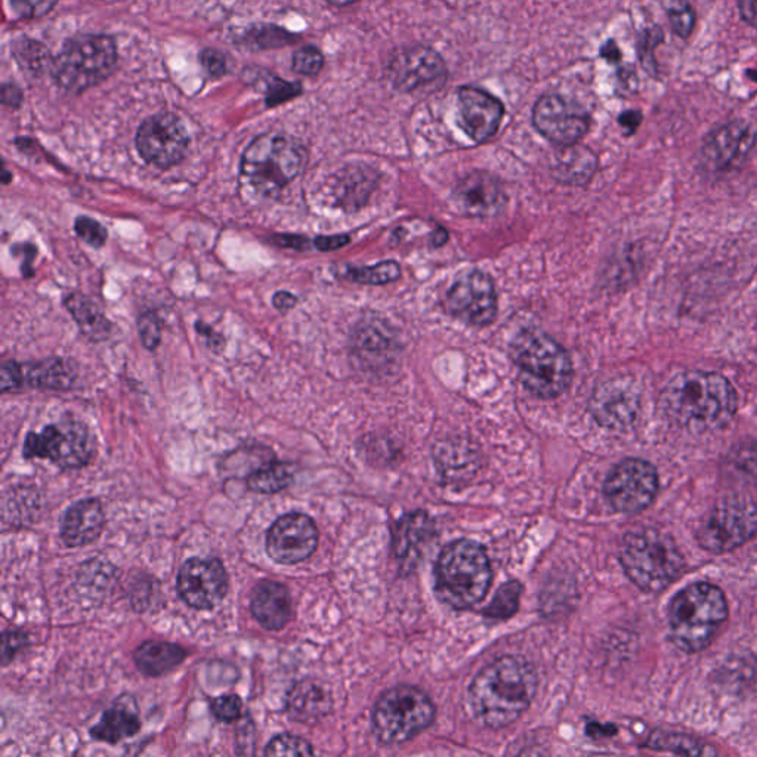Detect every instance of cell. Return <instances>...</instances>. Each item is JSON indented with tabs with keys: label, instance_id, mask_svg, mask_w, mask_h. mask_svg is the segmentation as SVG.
Wrapping results in <instances>:
<instances>
[{
	"label": "cell",
	"instance_id": "1",
	"mask_svg": "<svg viewBox=\"0 0 757 757\" xmlns=\"http://www.w3.org/2000/svg\"><path fill=\"white\" fill-rule=\"evenodd\" d=\"M537 673L532 662L518 656L493 661L473 679L468 691L473 719L489 730L512 725L532 705Z\"/></svg>",
	"mask_w": 757,
	"mask_h": 757
},
{
	"label": "cell",
	"instance_id": "2",
	"mask_svg": "<svg viewBox=\"0 0 757 757\" xmlns=\"http://www.w3.org/2000/svg\"><path fill=\"white\" fill-rule=\"evenodd\" d=\"M661 402L670 421L682 430L709 434L732 421L739 398L734 386L722 374L685 372L669 382Z\"/></svg>",
	"mask_w": 757,
	"mask_h": 757
},
{
	"label": "cell",
	"instance_id": "3",
	"mask_svg": "<svg viewBox=\"0 0 757 757\" xmlns=\"http://www.w3.org/2000/svg\"><path fill=\"white\" fill-rule=\"evenodd\" d=\"M730 616L721 587L707 582L690 584L679 592L669 608L670 640L681 651H703Z\"/></svg>",
	"mask_w": 757,
	"mask_h": 757
},
{
	"label": "cell",
	"instance_id": "4",
	"mask_svg": "<svg viewBox=\"0 0 757 757\" xmlns=\"http://www.w3.org/2000/svg\"><path fill=\"white\" fill-rule=\"evenodd\" d=\"M435 594L455 610H469L485 598L492 583L487 553L479 543L447 545L435 563Z\"/></svg>",
	"mask_w": 757,
	"mask_h": 757
},
{
	"label": "cell",
	"instance_id": "5",
	"mask_svg": "<svg viewBox=\"0 0 757 757\" xmlns=\"http://www.w3.org/2000/svg\"><path fill=\"white\" fill-rule=\"evenodd\" d=\"M620 562L632 583L651 594L668 590L685 570L684 555L677 542L668 533L653 526L635 530L624 536Z\"/></svg>",
	"mask_w": 757,
	"mask_h": 757
},
{
	"label": "cell",
	"instance_id": "6",
	"mask_svg": "<svg viewBox=\"0 0 757 757\" xmlns=\"http://www.w3.org/2000/svg\"><path fill=\"white\" fill-rule=\"evenodd\" d=\"M307 148L290 135L269 132L253 139L241 158V176L259 195L277 197L306 169Z\"/></svg>",
	"mask_w": 757,
	"mask_h": 757
},
{
	"label": "cell",
	"instance_id": "7",
	"mask_svg": "<svg viewBox=\"0 0 757 757\" xmlns=\"http://www.w3.org/2000/svg\"><path fill=\"white\" fill-rule=\"evenodd\" d=\"M512 357L522 385L538 398H557L573 381L570 356L541 331L520 333L512 344Z\"/></svg>",
	"mask_w": 757,
	"mask_h": 757
},
{
	"label": "cell",
	"instance_id": "8",
	"mask_svg": "<svg viewBox=\"0 0 757 757\" xmlns=\"http://www.w3.org/2000/svg\"><path fill=\"white\" fill-rule=\"evenodd\" d=\"M116 65L117 48L111 37L80 35L63 45L52 60L51 72L61 89L80 94L104 82Z\"/></svg>",
	"mask_w": 757,
	"mask_h": 757
},
{
	"label": "cell",
	"instance_id": "9",
	"mask_svg": "<svg viewBox=\"0 0 757 757\" xmlns=\"http://www.w3.org/2000/svg\"><path fill=\"white\" fill-rule=\"evenodd\" d=\"M435 705L430 695L411 685L394 686L382 694L373 709V731L388 746L405 744L434 722Z\"/></svg>",
	"mask_w": 757,
	"mask_h": 757
},
{
	"label": "cell",
	"instance_id": "10",
	"mask_svg": "<svg viewBox=\"0 0 757 757\" xmlns=\"http://www.w3.org/2000/svg\"><path fill=\"white\" fill-rule=\"evenodd\" d=\"M757 533V506L742 496L719 501L702 521L699 546L707 553L723 555L746 545Z\"/></svg>",
	"mask_w": 757,
	"mask_h": 757
},
{
	"label": "cell",
	"instance_id": "11",
	"mask_svg": "<svg viewBox=\"0 0 757 757\" xmlns=\"http://www.w3.org/2000/svg\"><path fill=\"white\" fill-rule=\"evenodd\" d=\"M92 455L88 427L72 418L45 426L42 432H30L23 448L24 458L48 459L63 471L84 468Z\"/></svg>",
	"mask_w": 757,
	"mask_h": 757
},
{
	"label": "cell",
	"instance_id": "12",
	"mask_svg": "<svg viewBox=\"0 0 757 757\" xmlns=\"http://www.w3.org/2000/svg\"><path fill=\"white\" fill-rule=\"evenodd\" d=\"M658 488L660 481L651 463L626 459L612 469L605 481L604 493L617 512L637 513L653 504Z\"/></svg>",
	"mask_w": 757,
	"mask_h": 757
},
{
	"label": "cell",
	"instance_id": "13",
	"mask_svg": "<svg viewBox=\"0 0 757 757\" xmlns=\"http://www.w3.org/2000/svg\"><path fill=\"white\" fill-rule=\"evenodd\" d=\"M189 138L184 123L172 113L148 117L137 134L138 153L147 163L171 169L188 153Z\"/></svg>",
	"mask_w": 757,
	"mask_h": 757
},
{
	"label": "cell",
	"instance_id": "14",
	"mask_svg": "<svg viewBox=\"0 0 757 757\" xmlns=\"http://www.w3.org/2000/svg\"><path fill=\"white\" fill-rule=\"evenodd\" d=\"M446 306L463 323L488 326L497 315L495 284L483 271L463 274L448 290Z\"/></svg>",
	"mask_w": 757,
	"mask_h": 757
},
{
	"label": "cell",
	"instance_id": "15",
	"mask_svg": "<svg viewBox=\"0 0 757 757\" xmlns=\"http://www.w3.org/2000/svg\"><path fill=\"white\" fill-rule=\"evenodd\" d=\"M176 587L188 607L211 610L228 592V574L220 559L193 558L181 567Z\"/></svg>",
	"mask_w": 757,
	"mask_h": 757
},
{
	"label": "cell",
	"instance_id": "16",
	"mask_svg": "<svg viewBox=\"0 0 757 757\" xmlns=\"http://www.w3.org/2000/svg\"><path fill=\"white\" fill-rule=\"evenodd\" d=\"M319 546V529L303 513H287L271 525L266 534V553L275 562L295 566L306 561Z\"/></svg>",
	"mask_w": 757,
	"mask_h": 757
},
{
	"label": "cell",
	"instance_id": "17",
	"mask_svg": "<svg viewBox=\"0 0 757 757\" xmlns=\"http://www.w3.org/2000/svg\"><path fill=\"white\" fill-rule=\"evenodd\" d=\"M640 388L631 377L604 382L595 389L590 401L591 414L600 426L611 431H626L640 414Z\"/></svg>",
	"mask_w": 757,
	"mask_h": 757
},
{
	"label": "cell",
	"instance_id": "18",
	"mask_svg": "<svg viewBox=\"0 0 757 757\" xmlns=\"http://www.w3.org/2000/svg\"><path fill=\"white\" fill-rule=\"evenodd\" d=\"M533 125L558 146H573L590 131V117L558 95H543L533 110Z\"/></svg>",
	"mask_w": 757,
	"mask_h": 757
},
{
	"label": "cell",
	"instance_id": "19",
	"mask_svg": "<svg viewBox=\"0 0 757 757\" xmlns=\"http://www.w3.org/2000/svg\"><path fill=\"white\" fill-rule=\"evenodd\" d=\"M446 74L443 57L430 47L397 49L386 64V79L400 92H413Z\"/></svg>",
	"mask_w": 757,
	"mask_h": 757
},
{
	"label": "cell",
	"instance_id": "20",
	"mask_svg": "<svg viewBox=\"0 0 757 757\" xmlns=\"http://www.w3.org/2000/svg\"><path fill=\"white\" fill-rule=\"evenodd\" d=\"M458 111L460 127L475 142L495 137L505 116V107L496 97L473 86L458 90Z\"/></svg>",
	"mask_w": 757,
	"mask_h": 757
},
{
	"label": "cell",
	"instance_id": "21",
	"mask_svg": "<svg viewBox=\"0 0 757 757\" xmlns=\"http://www.w3.org/2000/svg\"><path fill=\"white\" fill-rule=\"evenodd\" d=\"M756 142V134L746 122H732L711 132L702 150L703 166L723 172L743 162Z\"/></svg>",
	"mask_w": 757,
	"mask_h": 757
},
{
	"label": "cell",
	"instance_id": "22",
	"mask_svg": "<svg viewBox=\"0 0 757 757\" xmlns=\"http://www.w3.org/2000/svg\"><path fill=\"white\" fill-rule=\"evenodd\" d=\"M435 536L434 522L423 510H415L398 521L394 532V555L410 570L421 562L423 554Z\"/></svg>",
	"mask_w": 757,
	"mask_h": 757
},
{
	"label": "cell",
	"instance_id": "23",
	"mask_svg": "<svg viewBox=\"0 0 757 757\" xmlns=\"http://www.w3.org/2000/svg\"><path fill=\"white\" fill-rule=\"evenodd\" d=\"M455 197L460 209L471 216H493L505 206L499 181L485 172L468 175L456 188Z\"/></svg>",
	"mask_w": 757,
	"mask_h": 757
},
{
	"label": "cell",
	"instance_id": "24",
	"mask_svg": "<svg viewBox=\"0 0 757 757\" xmlns=\"http://www.w3.org/2000/svg\"><path fill=\"white\" fill-rule=\"evenodd\" d=\"M434 460L446 483H468L480 469L481 452L467 438H448L434 447Z\"/></svg>",
	"mask_w": 757,
	"mask_h": 757
},
{
	"label": "cell",
	"instance_id": "25",
	"mask_svg": "<svg viewBox=\"0 0 757 757\" xmlns=\"http://www.w3.org/2000/svg\"><path fill=\"white\" fill-rule=\"evenodd\" d=\"M250 611L266 631H282L294 616V603L284 584L263 580L255 587Z\"/></svg>",
	"mask_w": 757,
	"mask_h": 757
},
{
	"label": "cell",
	"instance_id": "26",
	"mask_svg": "<svg viewBox=\"0 0 757 757\" xmlns=\"http://www.w3.org/2000/svg\"><path fill=\"white\" fill-rule=\"evenodd\" d=\"M106 513L97 499L79 500L70 506L61 524V538L70 547L90 545L101 536Z\"/></svg>",
	"mask_w": 757,
	"mask_h": 757
},
{
	"label": "cell",
	"instance_id": "27",
	"mask_svg": "<svg viewBox=\"0 0 757 757\" xmlns=\"http://www.w3.org/2000/svg\"><path fill=\"white\" fill-rule=\"evenodd\" d=\"M332 707L331 690L312 679L298 682L287 695V713L299 723L320 722L331 713Z\"/></svg>",
	"mask_w": 757,
	"mask_h": 757
},
{
	"label": "cell",
	"instance_id": "28",
	"mask_svg": "<svg viewBox=\"0 0 757 757\" xmlns=\"http://www.w3.org/2000/svg\"><path fill=\"white\" fill-rule=\"evenodd\" d=\"M141 730V718L134 698L122 697L102 713L100 722L90 730L98 742L117 744L122 740L137 735Z\"/></svg>",
	"mask_w": 757,
	"mask_h": 757
},
{
	"label": "cell",
	"instance_id": "29",
	"mask_svg": "<svg viewBox=\"0 0 757 757\" xmlns=\"http://www.w3.org/2000/svg\"><path fill=\"white\" fill-rule=\"evenodd\" d=\"M187 656V649L172 642L146 641L135 651L134 660L139 672L158 678L178 668Z\"/></svg>",
	"mask_w": 757,
	"mask_h": 757
},
{
	"label": "cell",
	"instance_id": "30",
	"mask_svg": "<svg viewBox=\"0 0 757 757\" xmlns=\"http://www.w3.org/2000/svg\"><path fill=\"white\" fill-rule=\"evenodd\" d=\"M598 159L590 148L573 144L563 146L555 158L554 174L568 185H586L594 178Z\"/></svg>",
	"mask_w": 757,
	"mask_h": 757
},
{
	"label": "cell",
	"instance_id": "31",
	"mask_svg": "<svg viewBox=\"0 0 757 757\" xmlns=\"http://www.w3.org/2000/svg\"><path fill=\"white\" fill-rule=\"evenodd\" d=\"M77 372L74 364L61 358L37 361L28 365L27 381L33 388L64 390L72 388Z\"/></svg>",
	"mask_w": 757,
	"mask_h": 757
},
{
	"label": "cell",
	"instance_id": "32",
	"mask_svg": "<svg viewBox=\"0 0 757 757\" xmlns=\"http://www.w3.org/2000/svg\"><path fill=\"white\" fill-rule=\"evenodd\" d=\"M64 306L79 324L84 335L90 339L102 340L110 335V321L106 319L97 303L88 296L74 291L64 299Z\"/></svg>",
	"mask_w": 757,
	"mask_h": 757
},
{
	"label": "cell",
	"instance_id": "33",
	"mask_svg": "<svg viewBox=\"0 0 757 757\" xmlns=\"http://www.w3.org/2000/svg\"><path fill=\"white\" fill-rule=\"evenodd\" d=\"M291 481H294V471L290 464L270 462L249 476L248 487L250 492L259 493V495H275L289 487Z\"/></svg>",
	"mask_w": 757,
	"mask_h": 757
},
{
	"label": "cell",
	"instance_id": "34",
	"mask_svg": "<svg viewBox=\"0 0 757 757\" xmlns=\"http://www.w3.org/2000/svg\"><path fill=\"white\" fill-rule=\"evenodd\" d=\"M645 747L658 752H672L674 755L703 756L713 753L707 750L706 746L699 744L693 736L681 734V732L656 731L649 735Z\"/></svg>",
	"mask_w": 757,
	"mask_h": 757
},
{
	"label": "cell",
	"instance_id": "35",
	"mask_svg": "<svg viewBox=\"0 0 757 757\" xmlns=\"http://www.w3.org/2000/svg\"><path fill=\"white\" fill-rule=\"evenodd\" d=\"M336 275H339V277L345 280H349V282L381 286V284L393 283L395 280L400 278L401 266L394 261L377 263V265L368 266V269H353V266H345L343 273H336Z\"/></svg>",
	"mask_w": 757,
	"mask_h": 757
},
{
	"label": "cell",
	"instance_id": "36",
	"mask_svg": "<svg viewBox=\"0 0 757 757\" xmlns=\"http://www.w3.org/2000/svg\"><path fill=\"white\" fill-rule=\"evenodd\" d=\"M522 584L518 580H510L497 592L495 599L483 611L485 617L493 620H505L516 616L520 608Z\"/></svg>",
	"mask_w": 757,
	"mask_h": 757
},
{
	"label": "cell",
	"instance_id": "37",
	"mask_svg": "<svg viewBox=\"0 0 757 757\" xmlns=\"http://www.w3.org/2000/svg\"><path fill=\"white\" fill-rule=\"evenodd\" d=\"M15 57L20 65H22L26 72L33 74L42 73L49 60L48 53L45 51L42 45L28 39H23L22 42L16 45Z\"/></svg>",
	"mask_w": 757,
	"mask_h": 757
},
{
	"label": "cell",
	"instance_id": "38",
	"mask_svg": "<svg viewBox=\"0 0 757 757\" xmlns=\"http://www.w3.org/2000/svg\"><path fill=\"white\" fill-rule=\"evenodd\" d=\"M314 748L307 740L291 734L274 736L265 748V756H312Z\"/></svg>",
	"mask_w": 757,
	"mask_h": 757
},
{
	"label": "cell",
	"instance_id": "39",
	"mask_svg": "<svg viewBox=\"0 0 757 757\" xmlns=\"http://www.w3.org/2000/svg\"><path fill=\"white\" fill-rule=\"evenodd\" d=\"M669 20L674 33L686 39L694 28V10L685 0H674L672 7H669Z\"/></svg>",
	"mask_w": 757,
	"mask_h": 757
},
{
	"label": "cell",
	"instance_id": "40",
	"mask_svg": "<svg viewBox=\"0 0 757 757\" xmlns=\"http://www.w3.org/2000/svg\"><path fill=\"white\" fill-rule=\"evenodd\" d=\"M294 70L303 76H315L324 65L323 53L314 47L300 48L294 55Z\"/></svg>",
	"mask_w": 757,
	"mask_h": 757
},
{
	"label": "cell",
	"instance_id": "41",
	"mask_svg": "<svg viewBox=\"0 0 757 757\" xmlns=\"http://www.w3.org/2000/svg\"><path fill=\"white\" fill-rule=\"evenodd\" d=\"M74 229H76L77 236L85 243H88L89 246H92V248H102L106 245L107 237H109L104 226L89 216L77 218L76 222H74Z\"/></svg>",
	"mask_w": 757,
	"mask_h": 757
},
{
	"label": "cell",
	"instance_id": "42",
	"mask_svg": "<svg viewBox=\"0 0 757 757\" xmlns=\"http://www.w3.org/2000/svg\"><path fill=\"white\" fill-rule=\"evenodd\" d=\"M662 39H665V37H662V33L658 27L648 28L647 32L642 33L640 55L642 65H644V69L647 70L649 74L657 72L654 51H656L657 45H660Z\"/></svg>",
	"mask_w": 757,
	"mask_h": 757
},
{
	"label": "cell",
	"instance_id": "43",
	"mask_svg": "<svg viewBox=\"0 0 757 757\" xmlns=\"http://www.w3.org/2000/svg\"><path fill=\"white\" fill-rule=\"evenodd\" d=\"M211 707L218 721L232 723L241 718L243 702L238 695H222L213 699Z\"/></svg>",
	"mask_w": 757,
	"mask_h": 757
},
{
	"label": "cell",
	"instance_id": "44",
	"mask_svg": "<svg viewBox=\"0 0 757 757\" xmlns=\"http://www.w3.org/2000/svg\"><path fill=\"white\" fill-rule=\"evenodd\" d=\"M138 328L144 347L148 351H154L159 347L160 340H162V324H160L158 315L153 314V312L142 314L139 317Z\"/></svg>",
	"mask_w": 757,
	"mask_h": 757
},
{
	"label": "cell",
	"instance_id": "45",
	"mask_svg": "<svg viewBox=\"0 0 757 757\" xmlns=\"http://www.w3.org/2000/svg\"><path fill=\"white\" fill-rule=\"evenodd\" d=\"M28 645V636L22 631H7L2 635V662L10 665L16 654Z\"/></svg>",
	"mask_w": 757,
	"mask_h": 757
},
{
	"label": "cell",
	"instance_id": "46",
	"mask_svg": "<svg viewBox=\"0 0 757 757\" xmlns=\"http://www.w3.org/2000/svg\"><path fill=\"white\" fill-rule=\"evenodd\" d=\"M734 464L740 471L757 479V443L743 446L735 451Z\"/></svg>",
	"mask_w": 757,
	"mask_h": 757
},
{
	"label": "cell",
	"instance_id": "47",
	"mask_svg": "<svg viewBox=\"0 0 757 757\" xmlns=\"http://www.w3.org/2000/svg\"><path fill=\"white\" fill-rule=\"evenodd\" d=\"M23 384V370L15 361H5L0 373V389L2 393H10L20 388Z\"/></svg>",
	"mask_w": 757,
	"mask_h": 757
},
{
	"label": "cell",
	"instance_id": "48",
	"mask_svg": "<svg viewBox=\"0 0 757 757\" xmlns=\"http://www.w3.org/2000/svg\"><path fill=\"white\" fill-rule=\"evenodd\" d=\"M201 63H203L204 69L208 70L209 74L213 77H220L226 72V60L221 52L213 51V49H206L201 53Z\"/></svg>",
	"mask_w": 757,
	"mask_h": 757
},
{
	"label": "cell",
	"instance_id": "49",
	"mask_svg": "<svg viewBox=\"0 0 757 757\" xmlns=\"http://www.w3.org/2000/svg\"><path fill=\"white\" fill-rule=\"evenodd\" d=\"M349 240H351V238H349L347 234H339V236L315 238L314 245L321 252H331V250L344 248V246L348 245Z\"/></svg>",
	"mask_w": 757,
	"mask_h": 757
},
{
	"label": "cell",
	"instance_id": "50",
	"mask_svg": "<svg viewBox=\"0 0 757 757\" xmlns=\"http://www.w3.org/2000/svg\"><path fill=\"white\" fill-rule=\"evenodd\" d=\"M197 332L200 333V336L206 337L209 343V347L215 349V351H220L222 347H224V339H222L221 335H218L215 331H212L211 327H208V324L203 323H197Z\"/></svg>",
	"mask_w": 757,
	"mask_h": 757
},
{
	"label": "cell",
	"instance_id": "51",
	"mask_svg": "<svg viewBox=\"0 0 757 757\" xmlns=\"http://www.w3.org/2000/svg\"><path fill=\"white\" fill-rule=\"evenodd\" d=\"M739 7L744 22L757 27V0H740Z\"/></svg>",
	"mask_w": 757,
	"mask_h": 757
},
{
	"label": "cell",
	"instance_id": "52",
	"mask_svg": "<svg viewBox=\"0 0 757 757\" xmlns=\"http://www.w3.org/2000/svg\"><path fill=\"white\" fill-rule=\"evenodd\" d=\"M296 302H298V300H296L295 296L289 294V291H277L273 298L274 307L282 312L291 310V308L296 306Z\"/></svg>",
	"mask_w": 757,
	"mask_h": 757
},
{
	"label": "cell",
	"instance_id": "53",
	"mask_svg": "<svg viewBox=\"0 0 757 757\" xmlns=\"http://www.w3.org/2000/svg\"><path fill=\"white\" fill-rule=\"evenodd\" d=\"M642 114L640 111H626V113L621 114L619 122L624 129L629 131V134H633L641 125Z\"/></svg>",
	"mask_w": 757,
	"mask_h": 757
},
{
	"label": "cell",
	"instance_id": "54",
	"mask_svg": "<svg viewBox=\"0 0 757 757\" xmlns=\"http://www.w3.org/2000/svg\"><path fill=\"white\" fill-rule=\"evenodd\" d=\"M603 55L605 59L608 60H619L620 59V51L619 48H617V45L610 42L603 49Z\"/></svg>",
	"mask_w": 757,
	"mask_h": 757
},
{
	"label": "cell",
	"instance_id": "55",
	"mask_svg": "<svg viewBox=\"0 0 757 757\" xmlns=\"http://www.w3.org/2000/svg\"><path fill=\"white\" fill-rule=\"evenodd\" d=\"M326 2L335 7H348L352 5V3L358 2V0H326Z\"/></svg>",
	"mask_w": 757,
	"mask_h": 757
},
{
	"label": "cell",
	"instance_id": "56",
	"mask_svg": "<svg viewBox=\"0 0 757 757\" xmlns=\"http://www.w3.org/2000/svg\"><path fill=\"white\" fill-rule=\"evenodd\" d=\"M747 76L750 77L752 80L757 82V72H755V70H748Z\"/></svg>",
	"mask_w": 757,
	"mask_h": 757
},
{
	"label": "cell",
	"instance_id": "57",
	"mask_svg": "<svg viewBox=\"0 0 757 757\" xmlns=\"http://www.w3.org/2000/svg\"><path fill=\"white\" fill-rule=\"evenodd\" d=\"M448 2L467 3V2H471V0H448Z\"/></svg>",
	"mask_w": 757,
	"mask_h": 757
}]
</instances>
